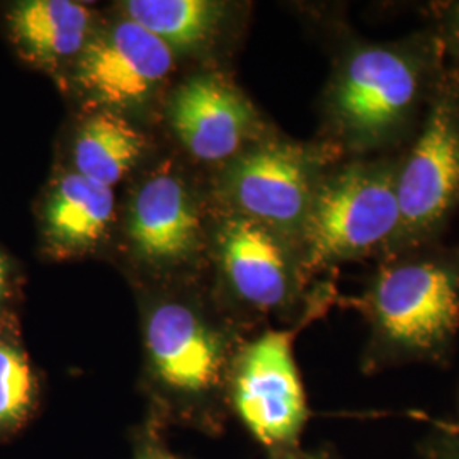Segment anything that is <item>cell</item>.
Here are the masks:
<instances>
[{"instance_id": "cell-1", "label": "cell", "mask_w": 459, "mask_h": 459, "mask_svg": "<svg viewBox=\"0 0 459 459\" xmlns=\"http://www.w3.org/2000/svg\"><path fill=\"white\" fill-rule=\"evenodd\" d=\"M147 356V417L167 430L182 427L220 436L230 417L231 354L227 332L197 307L164 299L143 322Z\"/></svg>"}, {"instance_id": "cell-2", "label": "cell", "mask_w": 459, "mask_h": 459, "mask_svg": "<svg viewBox=\"0 0 459 459\" xmlns=\"http://www.w3.org/2000/svg\"><path fill=\"white\" fill-rule=\"evenodd\" d=\"M229 407L271 455L298 449L310 413L293 354V332L267 330L237 352Z\"/></svg>"}, {"instance_id": "cell-3", "label": "cell", "mask_w": 459, "mask_h": 459, "mask_svg": "<svg viewBox=\"0 0 459 459\" xmlns=\"http://www.w3.org/2000/svg\"><path fill=\"white\" fill-rule=\"evenodd\" d=\"M396 174L377 165H352L316 187L303 223L312 264L366 254L400 227Z\"/></svg>"}, {"instance_id": "cell-4", "label": "cell", "mask_w": 459, "mask_h": 459, "mask_svg": "<svg viewBox=\"0 0 459 459\" xmlns=\"http://www.w3.org/2000/svg\"><path fill=\"white\" fill-rule=\"evenodd\" d=\"M371 308L388 342L417 352L434 351L458 330V279L439 264H402L379 276Z\"/></svg>"}, {"instance_id": "cell-5", "label": "cell", "mask_w": 459, "mask_h": 459, "mask_svg": "<svg viewBox=\"0 0 459 459\" xmlns=\"http://www.w3.org/2000/svg\"><path fill=\"white\" fill-rule=\"evenodd\" d=\"M419 66L385 47L354 51L339 74L333 109L345 132L361 145L377 143L409 117L420 92Z\"/></svg>"}, {"instance_id": "cell-6", "label": "cell", "mask_w": 459, "mask_h": 459, "mask_svg": "<svg viewBox=\"0 0 459 459\" xmlns=\"http://www.w3.org/2000/svg\"><path fill=\"white\" fill-rule=\"evenodd\" d=\"M174 66V51L157 36L125 19L92 36L75 79L83 94L106 111L143 104Z\"/></svg>"}, {"instance_id": "cell-7", "label": "cell", "mask_w": 459, "mask_h": 459, "mask_svg": "<svg viewBox=\"0 0 459 459\" xmlns=\"http://www.w3.org/2000/svg\"><path fill=\"white\" fill-rule=\"evenodd\" d=\"M225 184L244 216L267 229L303 227L316 191L308 155L286 143L248 150L230 165Z\"/></svg>"}, {"instance_id": "cell-8", "label": "cell", "mask_w": 459, "mask_h": 459, "mask_svg": "<svg viewBox=\"0 0 459 459\" xmlns=\"http://www.w3.org/2000/svg\"><path fill=\"white\" fill-rule=\"evenodd\" d=\"M400 227L422 231L437 223L459 196V126L449 104H439L396 174Z\"/></svg>"}, {"instance_id": "cell-9", "label": "cell", "mask_w": 459, "mask_h": 459, "mask_svg": "<svg viewBox=\"0 0 459 459\" xmlns=\"http://www.w3.org/2000/svg\"><path fill=\"white\" fill-rule=\"evenodd\" d=\"M254 109L233 85L214 75L182 83L169 108V121L182 145L199 160L235 155L254 128Z\"/></svg>"}, {"instance_id": "cell-10", "label": "cell", "mask_w": 459, "mask_h": 459, "mask_svg": "<svg viewBox=\"0 0 459 459\" xmlns=\"http://www.w3.org/2000/svg\"><path fill=\"white\" fill-rule=\"evenodd\" d=\"M218 244L225 278L237 299L255 312H274L290 305L291 271L271 230L246 216L233 218L221 227Z\"/></svg>"}, {"instance_id": "cell-11", "label": "cell", "mask_w": 459, "mask_h": 459, "mask_svg": "<svg viewBox=\"0 0 459 459\" xmlns=\"http://www.w3.org/2000/svg\"><path fill=\"white\" fill-rule=\"evenodd\" d=\"M128 235L136 254L148 263L186 259L201 235V220L186 186L169 174L148 179L133 199Z\"/></svg>"}, {"instance_id": "cell-12", "label": "cell", "mask_w": 459, "mask_h": 459, "mask_svg": "<svg viewBox=\"0 0 459 459\" xmlns=\"http://www.w3.org/2000/svg\"><path fill=\"white\" fill-rule=\"evenodd\" d=\"M11 41L31 64L53 66L81 56L92 38V13L72 0H22L5 16Z\"/></svg>"}, {"instance_id": "cell-13", "label": "cell", "mask_w": 459, "mask_h": 459, "mask_svg": "<svg viewBox=\"0 0 459 459\" xmlns=\"http://www.w3.org/2000/svg\"><path fill=\"white\" fill-rule=\"evenodd\" d=\"M113 216V187L72 172L51 186L43 206V230L49 244L60 250H85L100 242Z\"/></svg>"}, {"instance_id": "cell-14", "label": "cell", "mask_w": 459, "mask_h": 459, "mask_svg": "<svg viewBox=\"0 0 459 459\" xmlns=\"http://www.w3.org/2000/svg\"><path fill=\"white\" fill-rule=\"evenodd\" d=\"M145 134L113 111H102L85 119L74 145L75 172L113 187L121 181L145 152Z\"/></svg>"}, {"instance_id": "cell-15", "label": "cell", "mask_w": 459, "mask_h": 459, "mask_svg": "<svg viewBox=\"0 0 459 459\" xmlns=\"http://www.w3.org/2000/svg\"><path fill=\"white\" fill-rule=\"evenodd\" d=\"M125 13L174 51L203 47L220 22L221 5L210 0H130Z\"/></svg>"}, {"instance_id": "cell-16", "label": "cell", "mask_w": 459, "mask_h": 459, "mask_svg": "<svg viewBox=\"0 0 459 459\" xmlns=\"http://www.w3.org/2000/svg\"><path fill=\"white\" fill-rule=\"evenodd\" d=\"M39 407V381L26 351L0 333V443L17 436Z\"/></svg>"}, {"instance_id": "cell-17", "label": "cell", "mask_w": 459, "mask_h": 459, "mask_svg": "<svg viewBox=\"0 0 459 459\" xmlns=\"http://www.w3.org/2000/svg\"><path fill=\"white\" fill-rule=\"evenodd\" d=\"M130 459H181L167 444V429L150 417L132 429Z\"/></svg>"}, {"instance_id": "cell-18", "label": "cell", "mask_w": 459, "mask_h": 459, "mask_svg": "<svg viewBox=\"0 0 459 459\" xmlns=\"http://www.w3.org/2000/svg\"><path fill=\"white\" fill-rule=\"evenodd\" d=\"M11 282H13V265L9 257L0 250V312L11 295Z\"/></svg>"}, {"instance_id": "cell-19", "label": "cell", "mask_w": 459, "mask_h": 459, "mask_svg": "<svg viewBox=\"0 0 459 459\" xmlns=\"http://www.w3.org/2000/svg\"><path fill=\"white\" fill-rule=\"evenodd\" d=\"M449 38H451L453 47L459 53V5L455 7L451 19H449Z\"/></svg>"}, {"instance_id": "cell-20", "label": "cell", "mask_w": 459, "mask_h": 459, "mask_svg": "<svg viewBox=\"0 0 459 459\" xmlns=\"http://www.w3.org/2000/svg\"><path fill=\"white\" fill-rule=\"evenodd\" d=\"M273 459H328L322 455H310V453H301L299 449L281 453V455H273Z\"/></svg>"}]
</instances>
